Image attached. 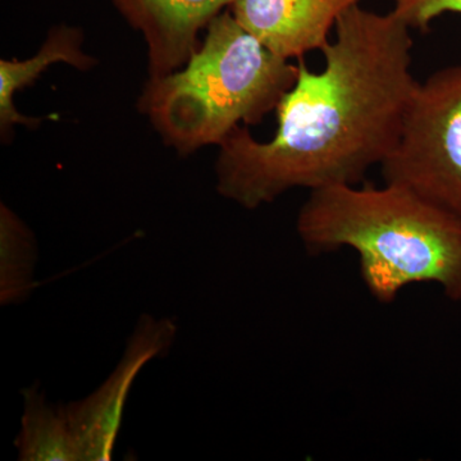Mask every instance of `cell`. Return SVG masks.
Masks as SVG:
<instances>
[{
  "instance_id": "cell-1",
  "label": "cell",
  "mask_w": 461,
  "mask_h": 461,
  "mask_svg": "<svg viewBox=\"0 0 461 461\" xmlns=\"http://www.w3.org/2000/svg\"><path fill=\"white\" fill-rule=\"evenodd\" d=\"M333 33L321 50V71L297 59L272 140L258 141L239 126L218 145L223 198L254 211L294 189L359 185L390 156L418 84L411 30L393 12L357 5Z\"/></svg>"
},
{
  "instance_id": "cell-2",
  "label": "cell",
  "mask_w": 461,
  "mask_h": 461,
  "mask_svg": "<svg viewBox=\"0 0 461 461\" xmlns=\"http://www.w3.org/2000/svg\"><path fill=\"white\" fill-rule=\"evenodd\" d=\"M296 230L312 256L354 250L364 285L382 304L412 284L438 285L461 303V220L405 187L384 182L312 190Z\"/></svg>"
},
{
  "instance_id": "cell-3",
  "label": "cell",
  "mask_w": 461,
  "mask_h": 461,
  "mask_svg": "<svg viewBox=\"0 0 461 461\" xmlns=\"http://www.w3.org/2000/svg\"><path fill=\"white\" fill-rule=\"evenodd\" d=\"M172 74L149 77L138 107L182 157L220 145L236 127L256 126L295 84L297 65L269 50L230 9Z\"/></svg>"
},
{
  "instance_id": "cell-4",
  "label": "cell",
  "mask_w": 461,
  "mask_h": 461,
  "mask_svg": "<svg viewBox=\"0 0 461 461\" xmlns=\"http://www.w3.org/2000/svg\"><path fill=\"white\" fill-rule=\"evenodd\" d=\"M381 169L387 184L461 220V65L418 81L399 140Z\"/></svg>"
},
{
  "instance_id": "cell-5",
  "label": "cell",
  "mask_w": 461,
  "mask_h": 461,
  "mask_svg": "<svg viewBox=\"0 0 461 461\" xmlns=\"http://www.w3.org/2000/svg\"><path fill=\"white\" fill-rule=\"evenodd\" d=\"M176 336L177 324L171 318L142 314L122 359L102 386L80 402L65 405L81 461L112 459L133 381L149 362L168 353Z\"/></svg>"
},
{
  "instance_id": "cell-6",
  "label": "cell",
  "mask_w": 461,
  "mask_h": 461,
  "mask_svg": "<svg viewBox=\"0 0 461 461\" xmlns=\"http://www.w3.org/2000/svg\"><path fill=\"white\" fill-rule=\"evenodd\" d=\"M147 42L150 77L186 65L199 47L198 35L233 0H109Z\"/></svg>"
},
{
  "instance_id": "cell-7",
  "label": "cell",
  "mask_w": 461,
  "mask_h": 461,
  "mask_svg": "<svg viewBox=\"0 0 461 461\" xmlns=\"http://www.w3.org/2000/svg\"><path fill=\"white\" fill-rule=\"evenodd\" d=\"M362 0H233V17L273 53L302 59L330 41L339 18Z\"/></svg>"
},
{
  "instance_id": "cell-8",
  "label": "cell",
  "mask_w": 461,
  "mask_h": 461,
  "mask_svg": "<svg viewBox=\"0 0 461 461\" xmlns=\"http://www.w3.org/2000/svg\"><path fill=\"white\" fill-rule=\"evenodd\" d=\"M83 42V30L57 25L51 27L35 56L25 60H0V132L3 140L11 136L14 124L38 127L41 122V118L26 117L17 111L14 96L18 90L32 86L42 72L57 63H66L80 71H89L98 65L95 58L85 53Z\"/></svg>"
},
{
  "instance_id": "cell-9",
  "label": "cell",
  "mask_w": 461,
  "mask_h": 461,
  "mask_svg": "<svg viewBox=\"0 0 461 461\" xmlns=\"http://www.w3.org/2000/svg\"><path fill=\"white\" fill-rule=\"evenodd\" d=\"M23 415L16 438L23 461H81L65 405L48 402L41 384L23 391Z\"/></svg>"
},
{
  "instance_id": "cell-10",
  "label": "cell",
  "mask_w": 461,
  "mask_h": 461,
  "mask_svg": "<svg viewBox=\"0 0 461 461\" xmlns=\"http://www.w3.org/2000/svg\"><path fill=\"white\" fill-rule=\"evenodd\" d=\"M38 244L32 230L7 205H0V304L25 302L35 288Z\"/></svg>"
},
{
  "instance_id": "cell-11",
  "label": "cell",
  "mask_w": 461,
  "mask_h": 461,
  "mask_svg": "<svg viewBox=\"0 0 461 461\" xmlns=\"http://www.w3.org/2000/svg\"><path fill=\"white\" fill-rule=\"evenodd\" d=\"M393 14L411 30L429 32L430 23L444 14H461V0H393Z\"/></svg>"
}]
</instances>
